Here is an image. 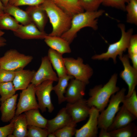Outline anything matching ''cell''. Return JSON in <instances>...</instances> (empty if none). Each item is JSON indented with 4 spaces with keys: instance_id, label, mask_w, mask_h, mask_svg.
Returning a JSON list of instances; mask_svg holds the SVG:
<instances>
[{
    "instance_id": "cell-1",
    "label": "cell",
    "mask_w": 137,
    "mask_h": 137,
    "mask_svg": "<svg viewBox=\"0 0 137 137\" xmlns=\"http://www.w3.org/2000/svg\"><path fill=\"white\" fill-rule=\"evenodd\" d=\"M52 27L48 35L61 37L70 28L72 17L57 5L52 0H46L42 4Z\"/></svg>"
},
{
    "instance_id": "cell-2",
    "label": "cell",
    "mask_w": 137,
    "mask_h": 137,
    "mask_svg": "<svg viewBox=\"0 0 137 137\" xmlns=\"http://www.w3.org/2000/svg\"><path fill=\"white\" fill-rule=\"evenodd\" d=\"M105 11L102 9L93 11H86L76 14L72 17L69 29L61 36L70 44L81 29L89 27L96 30L98 28V18Z\"/></svg>"
},
{
    "instance_id": "cell-3",
    "label": "cell",
    "mask_w": 137,
    "mask_h": 137,
    "mask_svg": "<svg viewBox=\"0 0 137 137\" xmlns=\"http://www.w3.org/2000/svg\"><path fill=\"white\" fill-rule=\"evenodd\" d=\"M117 74L113 75L109 81L104 86L97 85L90 90L87 103L90 107L94 106L100 112L104 110L107 105L111 96L119 90L116 86Z\"/></svg>"
},
{
    "instance_id": "cell-4",
    "label": "cell",
    "mask_w": 137,
    "mask_h": 137,
    "mask_svg": "<svg viewBox=\"0 0 137 137\" xmlns=\"http://www.w3.org/2000/svg\"><path fill=\"white\" fill-rule=\"evenodd\" d=\"M121 32L120 39L117 42L110 44L106 52L99 55L93 56L92 59L93 60H108L112 58L114 63L116 62V57L118 55L123 54V53L127 49L131 37L132 35L133 30L131 28L127 31L125 30V27L123 24L118 25Z\"/></svg>"
},
{
    "instance_id": "cell-5",
    "label": "cell",
    "mask_w": 137,
    "mask_h": 137,
    "mask_svg": "<svg viewBox=\"0 0 137 137\" xmlns=\"http://www.w3.org/2000/svg\"><path fill=\"white\" fill-rule=\"evenodd\" d=\"M126 89L123 88L113 95L107 107L100 112L98 119V128L107 129L119 111L120 104L125 97Z\"/></svg>"
},
{
    "instance_id": "cell-6",
    "label": "cell",
    "mask_w": 137,
    "mask_h": 137,
    "mask_svg": "<svg viewBox=\"0 0 137 137\" xmlns=\"http://www.w3.org/2000/svg\"><path fill=\"white\" fill-rule=\"evenodd\" d=\"M67 74L74 78L83 82L87 84L93 74L92 68L87 64L83 63V60L78 57L77 59L72 57L63 58Z\"/></svg>"
},
{
    "instance_id": "cell-7",
    "label": "cell",
    "mask_w": 137,
    "mask_h": 137,
    "mask_svg": "<svg viewBox=\"0 0 137 137\" xmlns=\"http://www.w3.org/2000/svg\"><path fill=\"white\" fill-rule=\"evenodd\" d=\"M33 59L31 56L21 53L15 49H10L0 58L1 68L13 71L23 69Z\"/></svg>"
},
{
    "instance_id": "cell-8",
    "label": "cell",
    "mask_w": 137,
    "mask_h": 137,
    "mask_svg": "<svg viewBox=\"0 0 137 137\" xmlns=\"http://www.w3.org/2000/svg\"><path fill=\"white\" fill-rule=\"evenodd\" d=\"M54 82L52 80H46L35 86V93L38 100L39 109L42 112H45L46 109L50 113L54 110L50 97L51 92L53 90Z\"/></svg>"
},
{
    "instance_id": "cell-9",
    "label": "cell",
    "mask_w": 137,
    "mask_h": 137,
    "mask_svg": "<svg viewBox=\"0 0 137 137\" xmlns=\"http://www.w3.org/2000/svg\"><path fill=\"white\" fill-rule=\"evenodd\" d=\"M35 86L31 83L26 89L22 90L20 93L15 115H19L31 109H39L35 97Z\"/></svg>"
},
{
    "instance_id": "cell-10",
    "label": "cell",
    "mask_w": 137,
    "mask_h": 137,
    "mask_svg": "<svg viewBox=\"0 0 137 137\" xmlns=\"http://www.w3.org/2000/svg\"><path fill=\"white\" fill-rule=\"evenodd\" d=\"M119 58L124 67V70L120 74V76L128 85V91L125 97H128L135 90L137 84V69L130 64L128 55H119Z\"/></svg>"
},
{
    "instance_id": "cell-11",
    "label": "cell",
    "mask_w": 137,
    "mask_h": 137,
    "mask_svg": "<svg viewBox=\"0 0 137 137\" xmlns=\"http://www.w3.org/2000/svg\"><path fill=\"white\" fill-rule=\"evenodd\" d=\"M58 77L53 70L47 56L42 57L41 65L36 71L31 83L35 86L47 80L57 82Z\"/></svg>"
},
{
    "instance_id": "cell-12",
    "label": "cell",
    "mask_w": 137,
    "mask_h": 137,
    "mask_svg": "<svg viewBox=\"0 0 137 137\" xmlns=\"http://www.w3.org/2000/svg\"><path fill=\"white\" fill-rule=\"evenodd\" d=\"M99 111L94 106L91 107L89 118L86 123L76 129V137H97L98 133V119Z\"/></svg>"
},
{
    "instance_id": "cell-13",
    "label": "cell",
    "mask_w": 137,
    "mask_h": 137,
    "mask_svg": "<svg viewBox=\"0 0 137 137\" xmlns=\"http://www.w3.org/2000/svg\"><path fill=\"white\" fill-rule=\"evenodd\" d=\"M65 107L76 124L85 120L89 116L91 108L87 100L83 98L73 103L68 102Z\"/></svg>"
},
{
    "instance_id": "cell-14",
    "label": "cell",
    "mask_w": 137,
    "mask_h": 137,
    "mask_svg": "<svg viewBox=\"0 0 137 137\" xmlns=\"http://www.w3.org/2000/svg\"><path fill=\"white\" fill-rule=\"evenodd\" d=\"M68 126H76L67 111L65 107L62 108L54 118L48 120L45 129L48 133L54 132L57 130Z\"/></svg>"
},
{
    "instance_id": "cell-15",
    "label": "cell",
    "mask_w": 137,
    "mask_h": 137,
    "mask_svg": "<svg viewBox=\"0 0 137 137\" xmlns=\"http://www.w3.org/2000/svg\"><path fill=\"white\" fill-rule=\"evenodd\" d=\"M87 85L74 78L71 79L65 93L66 101L68 103H73L83 98Z\"/></svg>"
},
{
    "instance_id": "cell-16",
    "label": "cell",
    "mask_w": 137,
    "mask_h": 137,
    "mask_svg": "<svg viewBox=\"0 0 137 137\" xmlns=\"http://www.w3.org/2000/svg\"><path fill=\"white\" fill-rule=\"evenodd\" d=\"M31 21L41 31L45 32L44 28L47 23L48 17L46 12L42 4L29 6L26 9Z\"/></svg>"
},
{
    "instance_id": "cell-17",
    "label": "cell",
    "mask_w": 137,
    "mask_h": 137,
    "mask_svg": "<svg viewBox=\"0 0 137 137\" xmlns=\"http://www.w3.org/2000/svg\"><path fill=\"white\" fill-rule=\"evenodd\" d=\"M13 32L15 36L24 39H43L48 35L40 31L33 22L25 25H20Z\"/></svg>"
},
{
    "instance_id": "cell-18",
    "label": "cell",
    "mask_w": 137,
    "mask_h": 137,
    "mask_svg": "<svg viewBox=\"0 0 137 137\" xmlns=\"http://www.w3.org/2000/svg\"><path fill=\"white\" fill-rule=\"evenodd\" d=\"M116 114L112 124L107 129L108 132L124 127L137 118L127 110L123 105L120 107Z\"/></svg>"
},
{
    "instance_id": "cell-19",
    "label": "cell",
    "mask_w": 137,
    "mask_h": 137,
    "mask_svg": "<svg viewBox=\"0 0 137 137\" xmlns=\"http://www.w3.org/2000/svg\"><path fill=\"white\" fill-rule=\"evenodd\" d=\"M36 72L34 70L23 68L15 70L14 77L12 82L15 90L26 89L31 83Z\"/></svg>"
},
{
    "instance_id": "cell-20",
    "label": "cell",
    "mask_w": 137,
    "mask_h": 137,
    "mask_svg": "<svg viewBox=\"0 0 137 137\" xmlns=\"http://www.w3.org/2000/svg\"><path fill=\"white\" fill-rule=\"evenodd\" d=\"M18 94L14 95L1 104V120L3 122L11 121L15 115Z\"/></svg>"
},
{
    "instance_id": "cell-21",
    "label": "cell",
    "mask_w": 137,
    "mask_h": 137,
    "mask_svg": "<svg viewBox=\"0 0 137 137\" xmlns=\"http://www.w3.org/2000/svg\"><path fill=\"white\" fill-rule=\"evenodd\" d=\"M44 39L46 43L50 48L62 55L71 52L70 44L61 37L52 36L48 35Z\"/></svg>"
},
{
    "instance_id": "cell-22",
    "label": "cell",
    "mask_w": 137,
    "mask_h": 137,
    "mask_svg": "<svg viewBox=\"0 0 137 137\" xmlns=\"http://www.w3.org/2000/svg\"><path fill=\"white\" fill-rule=\"evenodd\" d=\"M62 55L50 48L48 51L47 56L58 77L68 74Z\"/></svg>"
},
{
    "instance_id": "cell-23",
    "label": "cell",
    "mask_w": 137,
    "mask_h": 137,
    "mask_svg": "<svg viewBox=\"0 0 137 137\" xmlns=\"http://www.w3.org/2000/svg\"><path fill=\"white\" fill-rule=\"evenodd\" d=\"M4 13L13 16L19 22L23 25H27L32 22L28 13L18 6L10 4L9 2L4 7Z\"/></svg>"
},
{
    "instance_id": "cell-24",
    "label": "cell",
    "mask_w": 137,
    "mask_h": 137,
    "mask_svg": "<svg viewBox=\"0 0 137 137\" xmlns=\"http://www.w3.org/2000/svg\"><path fill=\"white\" fill-rule=\"evenodd\" d=\"M58 6L69 15H74L84 12L79 0H52Z\"/></svg>"
},
{
    "instance_id": "cell-25",
    "label": "cell",
    "mask_w": 137,
    "mask_h": 137,
    "mask_svg": "<svg viewBox=\"0 0 137 137\" xmlns=\"http://www.w3.org/2000/svg\"><path fill=\"white\" fill-rule=\"evenodd\" d=\"M28 126H33L43 129L46 128L47 120L40 113L39 108L31 109L24 112Z\"/></svg>"
},
{
    "instance_id": "cell-26",
    "label": "cell",
    "mask_w": 137,
    "mask_h": 137,
    "mask_svg": "<svg viewBox=\"0 0 137 137\" xmlns=\"http://www.w3.org/2000/svg\"><path fill=\"white\" fill-rule=\"evenodd\" d=\"M12 119L14 122L12 134L15 137H27L28 125L25 114L15 115Z\"/></svg>"
},
{
    "instance_id": "cell-27",
    "label": "cell",
    "mask_w": 137,
    "mask_h": 137,
    "mask_svg": "<svg viewBox=\"0 0 137 137\" xmlns=\"http://www.w3.org/2000/svg\"><path fill=\"white\" fill-rule=\"evenodd\" d=\"M74 78L73 76L68 74L58 77V82L53 87V90L57 96L59 104H61L66 101L64 94L65 93L69 81Z\"/></svg>"
},
{
    "instance_id": "cell-28",
    "label": "cell",
    "mask_w": 137,
    "mask_h": 137,
    "mask_svg": "<svg viewBox=\"0 0 137 137\" xmlns=\"http://www.w3.org/2000/svg\"><path fill=\"white\" fill-rule=\"evenodd\" d=\"M109 132L111 137H136L137 127L132 122L124 127Z\"/></svg>"
},
{
    "instance_id": "cell-29",
    "label": "cell",
    "mask_w": 137,
    "mask_h": 137,
    "mask_svg": "<svg viewBox=\"0 0 137 137\" xmlns=\"http://www.w3.org/2000/svg\"><path fill=\"white\" fill-rule=\"evenodd\" d=\"M20 24L10 15L4 13L0 16V30H10L15 31Z\"/></svg>"
},
{
    "instance_id": "cell-30",
    "label": "cell",
    "mask_w": 137,
    "mask_h": 137,
    "mask_svg": "<svg viewBox=\"0 0 137 137\" xmlns=\"http://www.w3.org/2000/svg\"><path fill=\"white\" fill-rule=\"evenodd\" d=\"M16 91L12 81L0 83L1 104L15 95Z\"/></svg>"
},
{
    "instance_id": "cell-31",
    "label": "cell",
    "mask_w": 137,
    "mask_h": 137,
    "mask_svg": "<svg viewBox=\"0 0 137 137\" xmlns=\"http://www.w3.org/2000/svg\"><path fill=\"white\" fill-rule=\"evenodd\" d=\"M126 6L125 11L127 12V22L137 24V0H129Z\"/></svg>"
},
{
    "instance_id": "cell-32",
    "label": "cell",
    "mask_w": 137,
    "mask_h": 137,
    "mask_svg": "<svg viewBox=\"0 0 137 137\" xmlns=\"http://www.w3.org/2000/svg\"><path fill=\"white\" fill-rule=\"evenodd\" d=\"M122 103L127 110L137 118V95L135 90L130 97H125Z\"/></svg>"
},
{
    "instance_id": "cell-33",
    "label": "cell",
    "mask_w": 137,
    "mask_h": 137,
    "mask_svg": "<svg viewBox=\"0 0 137 137\" xmlns=\"http://www.w3.org/2000/svg\"><path fill=\"white\" fill-rule=\"evenodd\" d=\"M129 58L131 59L133 66L137 69V35L131 36L127 48Z\"/></svg>"
},
{
    "instance_id": "cell-34",
    "label": "cell",
    "mask_w": 137,
    "mask_h": 137,
    "mask_svg": "<svg viewBox=\"0 0 137 137\" xmlns=\"http://www.w3.org/2000/svg\"><path fill=\"white\" fill-rule=\"evenodd\" d=\"M84 10L86 11H93L98 10L102 4V0H79Z\"/></svg>"
},
{
    "instance_id": "cell-35",
    "label": "cell",
    "mask_w": 137,
    "mask_h": 137,
    "mask_svg": "<svg viewBox=\"0 0 137 137\" xmlns=\"http://www.w3.org/2000/svg\"><path fill=\"white\" fill-rule=\"evenodd\" d=\"M27 137H46L48 133L46 129L33 126H28Z\"/></svg>"
},
{
    "instance_id": "cell-36",
    "label": "cell",
    "mask_w": 137,
    "mask_h": 137,
    "mask_svg": "<svg viewBox=\"0 0 137 137\" xmlns=\"http://www.w3.org/2000/svg\"><path fill=\"white\" fill-rule=\"evenodd\" d=\"M76 127L66 126L57 130L54 133L56 137H72L75 134L76 130Z\"/></svg>"
},
{
    "instance_id": "cell-37",
    "label": "cell",
    "mask_w": 137,
    "mask_h": 137,
    "mask_svg": "<svg viewBox=\"0 0 137 137\" xmlns=\"http://www.w3.org/2000/svg\"><path fill=\"white\" fill-rule=\"evenodd\" d=\"M129 0H102V4L104 5L125 11L126 3Z\"/></svg>"
},
{
    "instance_id": "cell-38",
    "label": "cell",
    "mask_w": 137,
    "mask_h": 137,
    "mask_svg": "<svg viewBox=\"0 0 137 137\" xmlns=\"http://www.w3.org/2000/svg\"><path fill=\"white\" fill-rule=\"evenodd\" d=\"M46 0H9V3L19 6L23 5L34 6L42 4Z\"/></svg>"
},
{
    "instance_id": "cell-39",
    "label": "cell",
    "mask_w": 137,
    "mask_h": 137,
    "mask_svg": "<svg viewBox=\"0 0 137 137\" xmlns=\"http://www.w3.org/2000/svg\"><path fill=\"white\" fill-rule=\"evenodd\" d=\"M15 71L0 69V83L12 81L14 77Z\"/></svg>"
},
{
    "instance_id": "cell-40",
    "label": "cell",
    "mask_w": 137,
    "mask_h": 137,
    "mask_svg": "<svg viewBox=\"0 0 137 137\" xmlns=\"http://www.w3.org/2000/svg\"><path fill=\"white\" fill-rule=\"evenodd\" d=\"M13 128V121L12 119L9 124L0 127V137H8L12 134Z\"/></svg>"
},
{
    "instance_id": "cell-41",
    "label": "cell",
    "mask_w": 137,
    "mask_h": 137,
    "mask_svg": "<svg viewBox=\"0 0 137 137\" xmlns=\"http://www.w3.org/2000/svg\"><path fill=\"white\" fill-rule=\"evenodd\" d=\"M100 130L99 134V137H111L109 132L107 130L104 128H100Z\"/></svg>"
},
{
    "instance_id": "cell-42",
    "label": "cell",
    "mask_w": 137,
    "mask_h": 137,
    "mask_svg": "<svg viewBox=\"0 0 137 137\" xmlns=\"http://www.w3.org/2000/svg\"><path fill=\"white\" fill-rule=\"evenodd\" d=\"M6 40L4 38L0 37V47L5 46L7 44Z\"/></svg>"
},
{
    "instance_id": "cell-43",
    "label": "cell",
    "mask_w": 137,
    "mask_h": 137,
    "mask_svg": "<svg viewBox=\"0 0 137 137\" xmlns=\"http://www.w3.org/2000/svg\"><path fill=\"white\" fill-rule=\"evenodd\" d=\"M1 1L4 7L9 2V0H1Z\"/></svg>"
},
{
    "instance_id": "cell-44",
    "label": "cell",
    "mask_w": 137,
    "mask_h": 137,
    "mask_svg": "<svg viewBox=\"0 0 137 137\" xmlns=\"http://www.w3.org/2000/svg\"><path fill=\"white\" fill-rule=\"evenodd\" d=\"M47 136L48 137H56L54 134L53 133H49Z\"/></svg>"
},
{
    "instance_id": "cell-45",
    "label": "cell",
    "mask_w": 137,
    "mask_h": 137,
    "mask_svg": "<svg viewBox=\"0 0 137 137\" xmlns=\"http://www.w3.org/2000/svg\"><path fill=\"white\" fill-rule=\"evenodd\" d=\"M4 8V6L1 0H0V9L3 10Z\"/></svg>"
},
{
    "instance_id": "cell-46",
    "label": "cell",
    "mask_w": 137,
    "mask_h": 137,
    "mask_svg": "<svg viewBox=\"0 0 137 137\" xmlns=\"http://www.w3.org/2000/svg\"><path fill=\"white\" fill-rule=\"evenodd\" d=\"M5 34V32L0 30V37H2Z\"/></svg>"
},
{
    "instance_id": "cell-47",
    "label": "cell",
    "mask_w": 137,
    "mask_h": 137,
    "mask_svg": "<svg viewBox=\"0 0 137 137\" xmlns=\"http://www.w3.org/2000/svg\"><path fill=\"white\" fill-rule=\"evenodd\" d=\"M4 13L3 10L0 9V16Z\"/></svg>"
},
{
    "instance_id": "cell-48",
    "label": "cell",
    "mask_w": 137,
    "mask_h": 137,
    "mask_svg": "<svg viewBox=\"0 0 137 137\" xmlns=\"http://www.w3.org/2000/svg\"><path fill=\"white\" fill-rule=\"evenodd\" d=\"M1 68V63H0V69Z\"/></svg>"
}]
</instances>
